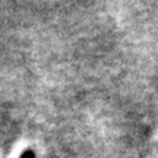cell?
Wrapping results in <instances>:
<instances>
[{
	"instance_id": "cell-1",
	"label": "cell",
	"mask_w": 158,
	"mask_h": 158,
	"mask_svg": "<svg viewBox=\"0 0 158 158\" xmlns=\"http://www.w3.org/2000/svg\"><path fill=\"white\" fill-rule=\"evenodd\" d=\"M19 158H35V152L32 149H27V151H23Z\"/></svg>"
}]
</instances>
